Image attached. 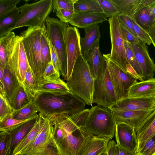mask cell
I'll return each instance as SVG.
<instances>
[{
  "label": "cell",
  "mask_w": 155,
  "mask_h": 155,
  "mask_svg": "<svg viewBox=\"0 0 155 155\" xmlns=\"http://www.w3.org/2000/svg\"><path fill=\"white\" fill-rule=\"evenodd\" d=\"M41 28L28 27L27 30L22 32L19 35L37 89L45 71L41 51Z\"/></svg>",
  "instance_id": "277c9868"
},
{
  "label": "cell",
  "mask_w": 155,
  "mask_h": 155,
  "mask_svg": "<svg viewBox=\"0 0 155 155\" xmlns=\"http://www.w3.org/2000/svg\"><path fill=\"white\" fill-rule=\"evenodd\" d=\"M7 64L20 85L22 86L30 66L20 36L15 35L13 38L12 49Z\"/></svg>",
  "instance_id": "30bf717a"
},
{
  "label": "cell",
  "mask_w": 155,
  "mask_h": 155,
  "mask_svg": "<svg viewBox=\"0 0 155 155\" xmlns=\"http://www.w3.org/2000/svg\"><path fill=\"white\" fill-rule=\"evenodd\" d=\"M155 97V78L137 82L128 91V98H149Z\"/></svg>",
  "instance_id": "ffe728a7"
},
{
  "label": "cell",
  "mask_w": 155,
  "mask_h": 155,
  "mask_svg": "<svg viewBox=\"0 0 155 155\" xmlns=\"http://www.w3.org/2000/svg\"><path fill=\"white\" fill-rule=\"evenodd\" d=\"M118 101L109 75L107 60L104 56L94 78L93 102L109 108Z\"/></svg>",
  "instance_id": "52a82bcc"
},
{
  "label": "cell",
  "mask_w": 155,
  "mask_h": 155,
  "mask_svg": "<svg viewBox=\"0 0 155 155\" xmlns=\"http://www.w3.org/2000/svg\"><path fill=\"white\" fill-rule=\"evenodd\" d=\"M20 0H0V18L16 8Z\"/></svg>",
  "instance_id": "7bdbcfd3"
},
{
  "label": "cell",
  "mask_w": 155,
  "mask_h": 155,
  "mask_svg": "<svg viewBox=\"0 0 155 155\" xmlns=\"http://www.w3.org/2000/svg\"><path fill=\"white\" fill-rule=\"evenodd\" d=\"M12 139L8 133H0V155H12Z\"/></svg>",
  "instance_id": "60d3db41"
},
{
  "label": "cell",
  "mask_w": 155,
  "mask_h": 155,
  "mask_svg": "<svg viewBox=\"0 0 155 155\" xmlns=\"http://www.w3.org/2000/svg\"><path fill=\"white\" fill-rule=\"evenodd\" d=\"M155 107V97L149 98H127L109 107L112 110L144 111Z\"/></svg>",
  "instance_id": "2e32d148"
},
{
  "label": "cell",
  "mask_w": 155,
  "mask_h": 155,
  "mask_svg": "<svg viewBox=\"0 0 155 155\" xmlns=\"http://www.w3.org/2000/svg\"><path fill=\"white\" fill-rule=\"evenodd\" d=\"M81 128L91 137L111 140L116 129L112 110L102 106H92L85 126Z\"/></svg>",
  "instance_id": "3957f363"
},
{
  "label": "cell",
  "mask_w": 155,
  "mask_h": 155,
  "mask_svg": "<svg viewBox=\"0 0 155 155\" xmlns=\"http://www.w3.org/2000/svg\"><path fill=\"white\" fill-rule=\"evenodd\" d=\"M135 130L138 141V152L148 140L155 135V107Z\"/></svg>",
  "instance_id": "d6986e66"
},
{
  "label": "cell",
  "mask_w": 155,
  "mask_h": 155,
  "mask_svg": "<svg viewBox=\"0 0 155 155\" xmlns=\"http://www.w3.org/2000/svg\"><path fill=\"white\" fill-rule=\"evenodd\" d=\"M80 33L77 28L69 26L67 29L65 41L67 59L68 69L64 80H69L77 58L82 55Z\"/></svg>",
  "instance_id": "7c38bea8"
},
{
  "label": "cell",
  "mask_w": 155,
  "mask_h": 155,
  "mask_svg": "<svg viewBox=\"0 0 155 155\" xmlns=\"http://www.w3.org/2000/svg\"><path fill=\"white\" fill-rule=\"evenodd\" d=\"M19 155H62L58 151L52 141L51 144L41 153L34 154H21Z\"/></svg>",
  "instance_id": "f907efd6"
},
{
  "label": "cell",
  "mask_w": 155,
  "mask_h": 155,
  "mask_svg": "<svg viewBox=\"0 0 155 155\" xmlns=\"http://www.w3.org/2000/svg\"><path fill=\"white\" fill-rule=\"evenodd\" d=\"M74 8L78 12L103 13L97 0H78L74 4Z\"/></svg>",
  "instance_id": "836d02e7"
},
{
  "label": "cell",
  "mask_w": 155,
  "mask_h": 155,
  "mask_svg": "<svg viewBox=\"0 0 155 155\" xmlns=\"http://www.w3.org/2000/svg\"><path fill=\"white\" fill-rule=\"evenodd\" d=\"M38 120L39 129L36 138L31 147L22 154H34L41 152L52 141L54 126L48 118L39 113Z\"/></svg>",
  "instance_id": "4fadbf2b"
},
{
  "label": "cell",
  "mask_w": 155,
  "mask_h": 155,
  "mask_svg": "<svg viewBox=\"0 0 155 155\" xmlns=\"http://www.w3.org/2000/svg\"><path fill=\"white\" fill-rule=\"evenodd\" d=\"M45 22L48 38L58 55L60 66V74L64 78L67 74L68 69L65 35L69 25L68 23L49 16Z\"/></svg>",
  "instance_id": "8992f818"
},
{
  "label": "cell",
  "mask_w": 155,
  "mask_h": 155,
  "mask_svg": "<svg viewBox=\"0 0 155 155\" xmlns=\"http://www.w3.org/2000/svg\"><path fill=\"white\" fill-rule=\"evenodd\" d=\"M135 34L139 39L148 45L151 43V41L148 33L139 25L133 19L130 17Z\"/></svg>",
  "instance_id": "ee69618b"
},
{
  "label": "cell",
  "mask_w": 155,
  "mask_h": 155,
  "mask_svg": "<svg viewBox=\"0 0 155 155\" xmlns=\"http://www.w3.org/2000/svg\"><path fill=\"white\" fill-rule=\"evenodd\" d=\"M60 73L55 70L51 62L45 71L40 82H63L64 81L60 78Z\"/></svg>",
  "instance_id": "f35d334b"
},
{
  "label": "cell",
  "mask_w": 155,
  "mask_h": 155,
  "mask_svg": "<svg viewBox=\"0 0 155 155\" xmlns=\"http://www.w3.org/2000/svg\"><path fill=\"white\" fill-rule=\"evenodd\" d=\"M53 0H41L18 7L20 15L14 30L27 26L42 28L53 10Z\"/></svg>",
  "instance_id": "5b68a950"
},
{
  "label": "cell",
  "mask_w": 155,
  "mask_h": 155,
  "mask_svg": "<svg viewBox=\"0 0 155 155\" xmlns=\"http://www.w3.org/2000/svg\"><path fill=\"white\" fill-rule=\"evenodd\" d=\"M116 145L114 140H110L109 141L107 150L108 155H115Z\"/></svg>",
  "instance_id": "11a10c76"
},
{
  "label": "cell",
  "mask_w": 155,
  "mask_h": 155,
  "mask_svg": "<svg viewBox=\"0 0 155 155\" xmlns=\"http://www.w3.org/2000/svg\"><path fill=\"white\" fill-rule=\"evenodd\" d=\"M100 155H108L107 153V152H105L101 154H100Z\"/></svg>",
  "instance_id": "680465c9"
},
{
  "label": "cell",
  "mask_w": 155,
  "mask_h": 155,
  "mask_svg": "<svg viewBox=\"0 0 155 155\" xmlns=\"http://www.w3.org/2000/svg\"><path fill=\"white\" fill-rule=\"evenodd\" d=\"M20 86L16 78L11 72L7 64L4 69L3 88L10 102Z\"/></svg>",
  "instance_id": "cb8c5ba5"
},
{
  "label": "cell",
  "mask_w": 155,
  "mask_h": 155,
  "mask_svg": "<svg viewBox=\"0 0 155 155\" xmlns=\"http://www.w3.org/2000/svg\"><path fill=\"white\" fill-rule=\"evenodd\" d=\"M15 110L3 89H0V120L7 115L12 114Z\"/></svg>",
  "instance_id": "ab89813d"
},
{
  "label": "cell",
  "mask_w": 155,
  "mask_h": 155,
  "mask_svg": "<svg viewBox=\"0 0 155 155\" xmlns=\"http://www.w3.org/2000/svg\"><path fill=\"white\" fill-rule=\"evenodd\" d=\"M37 91L54 94H61L70 92L67 83L64 81L62 83L40 82Z\"/></svg>",
  "instance_id": "f1b7e54d"
},
{
  "label": "cell",
  "mask_w": 155,
  "mask_h": 155,
  "mask_svg": "<svg viewBox=\"0 0 155 155\" xmlns=\"http://www.w3.org/2000/svg\"><path fill=\"white\" fill-rule=\"evenodd\" d=\"M120 23L122 34L125 41L131 44L138 43L140 42L137 37L134 35L120 22Z\"/></svg>",
  "instance_id": "c3c4849f"
},
{
  "label": "cell",
  "mask_w": 155,
  "mask_h": 155,
  "mask_svg": "<svg viewBox=\"0 0 155 155\" xmlns=\"http://www.w3.org/2000/svg\"><path fill=\"white\" fill-rule=\"evenodd\" d=\"M148 32L151 41L152 43L155 48V21L149 27Z\"/></svg>",
  "instance_id": "db71d44e"
},
{
  "label": "cell",
  "mask_w": 155,
  "mask_h": 155,
  "mask_svg": "<svg viewBox=\"0 0 155 155\" xmlns=\"http://www.w3.org/2000/svg\"><path fill=\"white\" fill-rule=\"evenodd\" d=\"M31 101L27 97L23 87L20 86L10 102L14 110H16L22 108Z\"/></svg>",
  "instance_id": "74e56055"
},
{
  "label": "cell",
  "mask_w": 155,
  "mask_h": 155,
  "mask_svg": "<svg viewBox=\"0 0 155 155\" xmlns=\"http://www.w3.org/2000/svg\"><path fill=\"white\" fill-rule=\"evenodd\" d=\"M32 101L39 113L46 117L76 114L85 109L86 104L83 99L70 92L61 94L38 92Z\"/></svg>",
  "instance_id": "6da1fadb"
},
{
  "label": "cell",
  "mask_w": 155,
  "mask_h": 155,
  "mask_svg": "<svg viewBox=\"0 0 155 155\" xmlns=\"http://www.w3.org/2000/svg\"><path fill=\"white\" fill-rule=\"evenodd\" d=\"M103 13L79 12L69 23L77 28L84 29L98 25L107 20Z\"/></svg>",
  "instance_id": "ac0fdd59"
},
{
  "label": "cell",
  "mask_w": 155,
  "mask_h": 155,
  "mask_svg": "<svg viewBox=\"0 0 155 155\" xmlns=\"http://www.w3.org/2000/svg\"><path fill=\"white\" fill-rule=\"evenodd\" d=\"M37 109L31 101L22 108L15 110L13 117L18 120H25L38 116Z\"/></svg>",
  "instance_id": "d590c367"
},
{
  "label": "cell",
  "mask_w": 155,
  "mask_h": 155,
  "mask_svg": "<svg viewBox=\"0 0 155 155\" xmlns=\"http://www.w3.org/2000/svg\"><path fill=\"white\" fill-rule=\"evenodd\" d=\"M115 136L117 144L137 153L138 141L134 128L125 124H116Z\"/></svg>",
  "instance_id": "9a60e30c"
},
{
  "label": "cell",
  "mask_w": 155,
  "mask_h": 155,
  "mask_svg": "<svg viewBox=\"0 0 155 155\" xmlns=\"http://www.w3.org/2000/svg\"><path fill=\"white\" fill-rule=\"evenodd\" d=\"M22 86L28 98L33 101L38 93L37 87L31 69L30 67L26 72Z\"/></svg>",
  "instance_id": "1f68e13d"
},
{
  "label": "cell",
  "mask_w": 155,
  "mask_h": 155,
  "mask_svg": "<svg viewBox=\"0 0 155 155\" xmlns=\"http://www.w3.org/2000/svg\"><path fill=\"white\" fill-rule=\"evenodd\" d=\"M103 13L109 18L117 16L119 13L112 0H97Z\"/></svg>",
  "instance_id": "b9f144b4"
},
{
  "label": "cell",
  "mask_w": 155,
  "mask_h": 155,
  "mask_svg": "<svg viewBox=\"0 0 155 155\" xmlns=\"http://www.w3.org/2000/svg\"><path fill=\"white\" fill-rule=\"evenodd\" d=\"M85 36L80 38L82 55L83 56L91 49L101 37L99 25L84 29Z\"/></svg>",
  "instance_id": "44dd1931"
},
{
  "label": "cell",
  "mask_w": 155,
  "mask_h": 155,
  "mask_svg": "<svg viewBox=\"0 0 155 155\" xmlns=\"http://www.w3.org/2000/svg\"><path fill=\"white\" fill-rule=\"evenodd\" d=\"M130 44L142 72L143 81L153 78L155 64L149 55L146 44L141 41L138 43Z\"/></svg>",
  "instance_id": "5bb4252c"
},
{
  "label": "cell",
  "mask_w": 155,
  "mask_h": 155,
  "mask_svg": "<svg viewBox=\"0 0 155 155\" xmlns=\"http://www.w3.org/2000/svg\"><path fill=\"white\" fill-rule=\"evenodd\" d=\"M90 137L79 128L68 133L58 144L54 143L62 155H82L86 142Z\"/></svg>",
  "instance_id": "8fae6325"
},
{
  "label": "cell",
  "mask_w": 155,
  "mask_h": 155,
  "mask_svg": "<svg viewBox=\"0 0 155 155\" xmlns=\"http://www.w3.org/2000/svg\"><path fill=\"white\" fill-rule=\"evenodd\" d=\"M38 117L39 115L35 118L22 124L8 133L10 134L11 137L12 153L15 147L32 129L38 120Z\"/></svg>",
  "instance_id": "603a6c76"
},
{
  "label": "cell",
  "mask_w": 155,
  "mask_h": 155,
  "mask_svg": "<svg viewBox=\"0 0 155 155\" xmlns=\"http://www.w3.org/2000/svg\"><path fill=\"white\" fill-rule=\"evenodd\" d=\"M94 78L89 65L82 55L76 60L71 77L66 83L70 91L92 106Z\"/></svg>",
  "instance_id": "7a4b0ae2"
},
{
  "label": "cell",
  "mask_w": 155,
  "mask_h": 155,
  "mask_svg": "<svg viewBox=\"0 0 155 155\" xmlns=\"http://www.w3.org/2000/svg\"><path fill=\"white\" fill-rule=\"evenodd\" d=\"M78 0H53V12L59 9L74 10V5Z\"/></svg>",
  "instance_id": "bcb514c9"
},
{
  "label": "cell",
  "mask_w": 155,
  "mask_h": 155,
  "mask_svg": "<svg viewBox=\"0 0 155 155\" xmlns=\"http://www.w3.org/2000/svg\"><path fill=\"white\" fill-rule=\"evenodd\" d=\"M119 14L132 17L136 13L141 0H112Z\"/></svg>",
  "instance_id": "f546056e"
},
{
  "label": "cell",
  "mask_w": 155,
  "mask_h": 155,
  "mask_svg": "<svg viewBox=\"0 0 155 155\" xmlns=\"http://www.w3.org/2000/svg\"><path fill=\"white\" fill-rule=\"evenodd\" d=\"M83 56L88 64L95 78L104 58L100 50L99 41Z\"/></svg>",
  "instance_id": "d4e9b609"
},
{
  "label": "cell",
  "mask_w": 155,
  "mask_h": 155,
  "mask_svg": "<svg viewBox=\"0 0 155 155\" xmlns=\"http://www.w3.org/2000/svg\"><path fill=\"white\" fill-rule=\"evenodd\" d=\"M117 16L120 22L134 35L137 37L134 31L130 17L127 15L122 14H119Z\"/></svg>",
  "instance_id": "681fc988"
},
{
  "label": "cell",
  "mask_w": 155,
  "mask_h": 155,
  "mask_svg": "<svg viewBox=\"0 0 155 155\" xmlns=\"http://www.w3.org/2000/svg\"><path fill=\"white\" fill-rule=\"evenodd\" d=\"M138 155H155V135L150 139L137 152Z\"/></svg>",
  "instance_id": "7dc6e473"
},
{
  "label": "cell",
  "mask_w": 155,
  "mask_h": 155,
  "mask_svg": "<svg viewBox=\"0 0 155 155\" xmlns=\"http://www.w3.org/2000/svg\"><path fill=\"white\" fill-rule=\"evenodd\" d=\"M20 11L17 7L13 11L0 18V38L14 30L18 19Z\"/></svg>",
  "instance_id": "83f0119b"
},
{
  "label": "cell",
  "mask_w": 155,
  "mask_h": 155,
  "mask_svg": "<svg viewBox=\"0 0 155 155\" xmlns=\"http://www.w3.org/2000/svg\"><path fill=\"white\" fill-rule=\"evenodd\" d=\"M79 12L75 10L59 9L56 11V14L60 20L69 23Z\"/></svg>",
  "instance_id": "f6af8a7d"
},
{
  "label": "cell",
  "mask_w": 155,
  "mask_h": 155,
  "mask_svg": "<svg viewBox=\"0 0 155 155\" xmlns=\"http://www.w3.org/2000/svg\"><path fill=\"white\" fill-rule=\"evenodd\" d=\"M110 35L111 49L110 54H107L109 59L120 68L136 77L134 71L126 58L124 40L123 37L117 16L109 18Z\"/></svg>",
  "instance_id": "ba28073f"
},
{
  "label": "cell",
  "mask_w": 155,
  "mask_h": 155,
  "mask_svg": "<svg viewBox=\"0 0 155 155\" xmlns=\"http://www.w3.org/2000/svg\"><path fill=\"white\" fill-rule=\"evenodd\" d=\"M110 140L90 137L86 142L82 155H100L107 152Z\"/></svg>",
  "instance_id": "7402d4cb"
},
{
  "label": "cell",
  "mask_w": 155,
  "mask_h": 155,
  "mask_svg": "<svg viewBox=\"0 0 155 155\" xmlns=\"http://www.w3.org/2000/svg\"><path fill=\"white\" fill-rule=\"evenodd\" d=\"M103 55L107 59L110 79L119 101L127 98L129 88L137 79L110 61L107 54Z\"/></svg>",
  "instance_id": "9c48e42d"
},
{
  "label": "cell",
  "mask_w": 155,
  "mask_h": 155,
  "mask_svg": "<svg viewBox=\"0 0 155 155\" xmlns=\"http://www.w3.org/2000/svg\"><path fill=\"white\" fill-rule=\"evenodd\" d=\"M15 36V33L11 31L0 38V63L5 66L11 54Z\"/></svg>",
  "instance_id": "4316f807"
},
{
  "label": "cell",
  "mask_w": 155,
  "mask_h": 155,
  "mask_svg": "<svg viewBox=\"0 0 155 155\" xmlns=\"http://www.w3.org/2000/svg\"><path fill=\"white\" fill-rule=\"evenodd\" d=\"M126 59L134 72L137 79L140 81H143V74L136 60L133 50L129 43L124 41Z\"/></svg>",
  "instance_id": "e575fe53"
},
{
  "label": "cell",
  "mask_w": 155,
  "mask_h": 155,
  "mask_svg": "<svg viewBox=\"0 0 155 155\" xmlns=\"http://www.w3.org/2000/svg\"><path fill=\"white\" fill-rule=\"evenodd\" d=\"M38 120V119L28 134L15 147L12 155L23 154L33 145L39 131Z\"/></svg>",
  "instance_id": "484cf974"
},
{
  "label": "cell",
  "mask_w": 155,
  "mask_h": 155,
  "mask_svg": "<svg viewBox=\"0 0 155 155\" xmlns=\"http://www.w3.org/2000/svg\"><path fill=\"white\" fill-rule=\"evenodd\" d=\"M115 155H138L135 153L127 149L116 143Z\"/></svg>",
  "instance_id": "f5cc1de1"
},
{
  "label": "cell",
  "mask_w": 155,
  "mask_h": 155,
  "mask_svg": "<svg viewBox=\"0 0 155 155\" xmlns=\"http://www.w3.org/2000/svg\"><path fill=\"white\" fill-rule=\"evenodd\" d=\"M48 42L51 53V62L55 70L60 73V66L57 54L53 45L49 39Z\"/></svg>",
  "instance_id": "816d5d0a"
},
{
  "label": "cell",
  "mask_w": 155,
  "mask_h": 155,
  "mask_svg": "<svg viewBox=\"0 0 155 155\" xmlns=\"http://www.w3.org/2000/svg\"><path fill=\"white\" fill-rule=\"evenodd\" d=\"M150 14L153 22L155 21V2L149 6Z\"/></svg>",
  "instance_id": "6f0895ef"
},
{
  "label": "cell",
  "mask_w": 155,
  "mask_h": 155,
  "mask_svg": "<svg viewBox=\"0 0 155 155\" xmlns=\"http://www.w3.org/2000/svg\"><path fill=\"white\" fill-rule=\"evenodd\" d=\"M41 28L42 32L41 36V51L44 68L45 71L46 68L51 62V56L45 25L44 24Z\"/></svg>",
  "instance_id": "d6a6232c"
},
{
  "label": "cell",
  "mask_w": 155,
  "mask_h": 155,
  "mask_svg": "<svg viewBox=\"0 0 155 155\" xmlns=\"http://www.w3.org/2000/svg\"><path fill=\"white\" fill-rule=\"evenodd\" d=\"M5 66L0 63V89H3V81Z\"/></svg>",
  "instance_id": "9f6ffc18"
},
{
  "label": "cell",
  "mask_w": 155,
  "mask_h": 155,
  "mask_svg": "<svg viewBox=\"0 0 155 155\" xmlns=\"http://www.w3.org/2000/svg\"><path fill=\"white\" fill-rule=\"evenodd\" d=\"M154 108L149 110L144 111L112 110V113L116 124L120 123L125 124L135 129L138 127L152 113Z\"/></svg>",
  "instance_id": "e0dca14e"
},
{
  "label": "cell",
  "mask_w": 155,
  "mask_h": 155,
  "mask_svg": "<svg viewBox=\"0 0 155 155\" xmlns=\"http://www.w3.org/2000/svg\"><path fill=\"white\" fill-rule=\"evenodd\" d=\"M149 6L140 9L130 17L147 32L149 27L153 22L150 14Z\"/></svg>",
  "instance_id": "4dcf8cb0"
},
{
  "label": "cell",
  "mask_w": 155,
  "mask_h": 155,
  "mask_svg": "<svg viewBox=\"0 0 155 155\" xmlns=\"http://www.w3.org/2000/svg\"><path fill=\"white\" fill-rule=\"evenodd\" d=\"M25 120H18L14 118L12 114H9L0 120L1 132L8 133L16 128L22 124L38 116Z\"/></svg>",
  "instance_id": "8d00e7d4"
}]
</instances>
